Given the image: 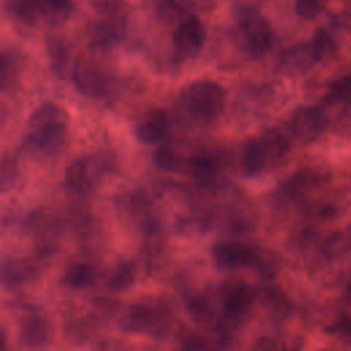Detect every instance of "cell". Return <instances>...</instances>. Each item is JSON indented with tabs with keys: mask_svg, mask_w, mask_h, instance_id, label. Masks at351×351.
I'll use <instances>...</instances> for the list:
<instances>
[{
	"mask_svg": "<svg viewBox=\"0 0 351 351\" xmlns=\"http://www.w3.org/2000/svg\"><path fill=\"white\" fill-rule=\"evenodd\" d=\"M181 103L193 121L208 123L222 114L226 103V90L215 81L199 80L185 86Z\"/></svg>",
	"mask_w": 351,
	"mask_h": 351,
	"instance_id": "2",
	"label": "cell"
},
{
	"mask_svg": "<svg viewBox=\"0 0 351 351\" xmlns=\"http://www.w3.org/2000/svg\"><path fill=\"white\" fill-rule=\"evenodd\" d=\"M189 171L202 185L213 184L219 176V160L214 155L200 154L189 160Z\"/></svg>",
	"mask_w": 351,
	"mask_h": 351,
	"instance_id": "16",
	"label": "cell"
},
{
	"mask_svg": "<svg viewBox=\"0 0 351 351\" xmlns=\"http://www.w3.org/2000/svg\"><path fill=\"white\" fill-rule=\"evenodd\" d=\"M256 296L262 300L263 306L276 314H285L288 310V302L281 289L276 287H265Z\"/></svg>",
	"mask_w": 351,
	"mask_h": 351,
	"instance_id": "22",
	"label": "cell"
},
{
	"mask_svg": "<svg viewBox=\"0 0 351 351\" xmlns=\"http://www.w3.org/2000/svg\"><path fill=\"white\" fill-rule=\"evenodd\" d=\"M18 174V167L16 162L12 158H8L7 155L3 156L1 162V191L5 192L7 188H10Z\"/></svg>",
	"mask_w": 351,
	"mask_h": 351,
	"instance_id": "27",
	"label": "cell"
},
{
	"mask_svg": "<svg viewBox=\"0 0 351 351\" xmlns=\"http://www.w3.org/2000/svg\"><path fill=\"white\" fill-rule=\"evenodd\" d=\"M310 45H311L313 53H314L317 60H321V59L326 58L328 55H330L333 48H335L332 38L329 36H326L325 33L317 34Z\"/></svg>",
	"mask_w": 351,
	"mask_h": 351,
	"instance_id": "26",
	"label": "cell"
},
{
	"mask_svg": "<svg viewBox=\"0 0 351 351\" xmlns=\"http://www.w3.org/2000/svg\"><path fill=\"white\" fill-rule=\"evenodd\" d=\"M154 165L163 171H174L180 167V156L169 145H160L154 151Z\"/></svg>",
	"mask_w": 351,
	"mask_h": 351,
	"instance_id": "24",
	"label": "cell"
},
{
	"mask_svg": "<svg viewBox=\"0 0 351 351\" xmlns=\"http://www.w3.org/2000/svg\"><path fill=\"white\" fill-rule=\"evenodd\" d=\"M19 340L29 348H40L51 340L48 319L37 310H30L19 318Z\"/></svg>",
	"mask_w": 351,
	"mask_h": 351,
	"instance_id": "13",
	"label": "cell"
},
{
	"mask_svg": "<svg viewBox=\"0 0 351 351\" xmlns=\"http://www.w3.org/2000/svg\"><path fill=\"white\" fill-rule=\"evenodd\" d=\"M15 73H16L15 58L8 55L7 52H4L1 56V88H3V90L7 89L11 80L15 78Z\"/></svg>",
	"mask_w": 351,
	"mask_h": 351,
	"instance_id": "29",
	"label": "cell"
},
{
	"mask_svg": "<svg viewBox=\"0 0 351 351\" xmlns=\"http://www.w3.org/2000/svg\"><path fill=\"white\" fill-rule=\"evenodd\" d=\"M101 174V163L96 156H81L74 159L64 171L66 186L74 192H86Z\"/></svg>",
	"mask_w": 351,
	"mask_h": 351,
	"instance_id": "9",
	"label": "cell"
},
{
	"mask_svg": "<svg viewBox=\"0 0 351 351\" xmlns=\"http://www.w3.org/2000/svg\"><path fill=\"white\" fill-rule=\"evenodd\" d=\"M171 130V119L165 110H151L145 112L134 128V134L144 144L163 143Z\"/></svg>",
	"mask_w": 351,
	"mask_h": 351,
	"instance_id": "12",
	"label": "cell"
},
{
	"mask_svg": "<svg viewBox=\"0 0 351 351\" xmlns=\"http://www.w3.org/2000/svg\"><path fill=\"white\" fill-rule=\"evenodd\" d=\"M176 49L185 56H195L206 41V27L202 21L188 14L180 19L173 34Z\"/></svg>",
	"mask_w": 351,
	"mask_h": 351,
	"instance_id": "8",
	"label": "cell"
},
{
	"mask_svg": "<svg viewBox=\"0 0 351 351\" xmlns=\"http://www.w3.org/2000/svg\"><path fill=\"white\" fill-rule=\"evenodd\" d=\"M188 310H189V314L192 315V318L200 324H208L215 317V310H214L211 300L203 295L195 296L189 302Z\"/></svg>",
	"mask_w": 351,
	"mask_h": 351,
	"instance_id": "23",
	"label": "cell"
},
{
	"mask_svg": "<svg viewBox=\"0 0 351 351\" xmlns=\"http://www.w3.org/2000/svg\"><path fill=\"white\" fill-rule=\"evenodd\" d=\"M49 59H51V64L53 71L63 77L66 74L67 70V64H69V56L66 49L63 48V45L60 43H52L49 45Z\"/></svg>",
	"mask_w": 351,
	"mask_h": 351,
	"instance_id": "25",
	"label": "cell"
},
{
	"mask_svg": "<svg viewBox=\"0 0 351 351\" xmlns=\"http://www.w3.org/2000/svg\"><path fill=\"white\" fill-rule=\"evenodd\" d=\"M237 27L241 45L250 56L259 58L266 53L273 41V30L258 11L243 10L237 19Z\"/></svg>",
	"mask_w": 351,
	"mask_h": 351,
	"instance_id": "5",
	"label": "cell"
},
{
	"mask_svg": "<svg viewBox=\"0 0 351 351\" xmlns=\"http://www.w3.org/2000/svg\"><path fill=\"white\" fill-rule=\"evenodd\" d=\"M69 125V114L62 106L44 101L33 110L27 119L26 141L44 154L55 152L64 144Z\"/></svg>",
	"mask_w": 351,
	"mask_h": 351,
	"instance_id": "1",
	"label": "cell"
},
{
	"mask_svg": "<svg viewBox=\"0 0 351 351\" xmlns=\"http://www.w3.org/2000/svg\"><path fill=\"white\" fill-rule=\"evenodd\" d=\"M213 259L221 270L254 267L258 250L241 243H218L213 247Z\"/></svg>",
	"mask_w": 351,
	"mask_h": 351,
	"instance_id": "10",
	"label": "cell"
},
{
	"mask_svg": "<svg viewBox=\"0 0 351 351\" xmlns=\"http://www.w3.org/2000/svg\"><path fill=\"white\" fill-rule=\"evenodd\" d=\"M134 281V270L132 263L129 262H119L111 270L108 278V287L112 291H125L128 289Z\"/></svg>",
	"mask_w": 351,
	"mask_h": 351,
	"instance_id": "21",
	"label": "cell"
},
{
	"mask_svg": "<svg viewBox=\"0 0 351 351\" xmlns=\"http://www.w3.org/2000/svg\"><path fill=\"white\" fill-rule=\"evenodd\" d=\"M347 295H348V298L351 299V281H350V284H348V289H347Z\"/></svg>",
	"mask_w": 351,
	"mask_h": 351,
	"instance_id": "33",
	"label": "cell"
},
{
	"mask_svg": "<svg viewBox=\"0 0 351 351\" xmlns=\"http://www.w3.org/2000/svg\"><path fill=\"white\" fill-rule=\"evenodd\" d=\"M95 271L92 266L84 262H75L66 267L63 274V284L71 289H82L93 282Z\"/></svg>",
	"mask_w": 351,
	"mask_h": 351,
	"instance_id": "17",
	"label": "cell"
},
{
	"mask_svg": "<svg viewBox=\"0 0 351 351\" xmlns=\"http://www.w3.org/2000/svg\"><path fill=\"white\" fill-rule=\"evenodd\" d=\"M170 322V313L167 307L156 299H145L133 303L123 318L121 319V328L129 333L147 332L158 335L165 332Z\"/></svg>",
	"mask_w": 351,
	"mask_h": 351,
	"instance_id": "3",
	"label": "cell"
},
{
	"mask_svg": "<svg viewBox=\"0 0 351 351\" xmlns=\"http://www.w3.org/2000/svg\"><path fill=\"white\" fill-rule=\"evenodd\" d=\"M8 7L11 14L23 23L59 25L69 18L73 0H10Z\"/></svg>",
	"mask_w": 351,
	"mask_h": 351,
	"instance_id": "4",
	"label": "cell"
},
{
	"mask_svg": "<svg viewBox=\"0 0 351 351\" xmlns=\"http://www.w3.org/2000/svg\"><path fill=\"white\" fill-rule=\"evenodd\" d=\"M326 128L325 112L318 107H303L296 110L289 122L288 129L293 138L302 143L315 140Z\"/></svg>",
	"mask_w": 351,
	"mask_h": 351,
	"instance_id": "7",
	"label": "cell"
},
{
	"mask_svg": "<svg viewBox=\"0 0 351 351\" xmlns=\"http://www.w3.org/2000/svg\"><path fill=\"white\" fill-rule=\"evenodd\" d=\"M30 273V269L22 259L8 258L3 261L1 277L4 287H16L22 284Z\"/></svg>",
	"mask_w": 351,
	"mask_h": 351,
	"instance_id": "19",
	"label": "cell"
},
{
	"mask_svg": "<svg viewBox=\"0 0 351 351\" xmlns=\"http://www.w3.org/2000/svg\"><path fill=\"white\" fill-rule=\"evenodd\" d=\"M240 167L247 176H258L270 169L259 137L250 138L244 143L240 152Z\"/></svg>",
	"mask_w": 351,
	"mask_h": 351,
	"instance_id": "14",
	"label": "cell"
},
{
	"mask_svg": "<svg viewBox=\"0 0 351 351\" xmlns=\"http://www.w3.org/2000/svg\"><path fill=\"white\" fill-rule=\"evenodd\" d=\"M125 29V21L121 12L104 14L103 19L96 23L93 37L99 45L108 47L122 37Z\"/></svg>",
	"mask_w": 351,
	"mask_h": 351,
	"instance_id": "15",
	"label": "cell"
},
{
	"mask_svg": "<svg viewBox=\"0 0 351 351\" xmlns=\"http://www.w3.org/2000/svg\"><path fill=\"white\" fill-rule=\"evenodd\" d=\"M326 101L336 106L351 104V74L343 75L330 84Z\"/></svg>",
	"mask_w": 351,
	"mask_h": 351,
	"instance_id": "20",
	"label": "cell"
},
{
	"mask_svg": "<svg viewBox=\"0 0 351 351\" xmlns=\"http://www.w3.org/2000/svg\"><path fill=\"white\" fill-rule=\"evenodd\" d=\"M337 330L343 332L347 336H351V321H347V322H343L341 325H339Z\"/></svg>",
	"mask_w": 351,
	"mask_h": 351,
	"instance_id": "32",
	"label": "cell"
},
{
	"mask_svg": "<svg viewBox=\"0 0 351 351\" xmlns=\"http://www.w3.org/2000/svg\"><path fill=\"white\" fill-rule=\"evenodd\" d=\"M321 181L322 178L319 174L306 169L293 174L287 185V191L292 197H302L306 193L314 191L321 184Z\"/></svg>",
	"mask_w": 351,
	"mask_h": 351,
	"instance_id": "18",
	"label": "cell"
},
{
	"mask_svg": "<svg viewBox=\"0 0 351 351\" xmlns=\"http://www.w3.org/2000/svg\"><path fill=\"white\" fill-rule=\"evenodd\" d=\"M326 0H296V12L303 18H313L325 7Z\"/></svg>",
	"mask_w": 351,
	"mask_h": 351,
	"instance_id": "28",
	"label": "cell"
},
{
	"mask_svg": "<svg viewBox=\"0 0 351 351\" xmlns=\"http://www.w3.org/2000/svg\"><path fill=\"white\" fill-rule=\"evenodd\" d=\"M101 14L121 12L122 0H89Z\"/></svg>",
	"mask_w": 351,
	"mask_h": 351,
	"instance_id": "30",
	"label": "cell"
},
{
	"mask_svg": "<svg viewBox=\"0 0 351 351\" xmlns=\"http://www.w3.org/2000/svg\"><path fill=\"white\" fill-rule=\"evenodd\" d=\"M256 298L252 287L240 277H228L218 288V302L226 318L237 319L245 315Z\"/></svg>",
	"mask_w": 351,
	"mask_h": 351,
	"instance_id": "6",
	"label": "cell"
},
{
	"mask_svg": "<svg viewBox=\"0 0 351 351\" xmlns=\"http://www.w3.org/2000/svg\"><path fill=\"white\" fill-rule=\"evenodd\" d=\"M182 348H191V350H197V348H208V343L206 339L197 336V335H189L182 340L181 344Z\"/></svg>",
	"mask_w": 351,
	"mask_h": 351,
	"instance_id": "31",
	"label": "cell"
},
{
	"mask_svg": "<svg viewBox=\"0 0 351 351\" xmlns=\"http://www.w3.org/2000/svg\"><path fill=\"white\" fill-rule=\"evenodd\" d=\"M71 80L75 88L89 97H100L108 89L106 73L99 66L89 62L75 63L71 69Z\"/></svg>",
	"mask_w": 351,
	"mask_h": 351,
	"instance_id": "11",
	"label": "cell"
}]
</instances>
